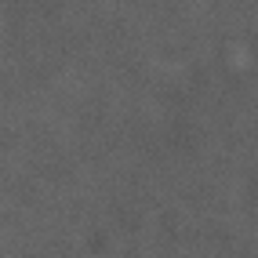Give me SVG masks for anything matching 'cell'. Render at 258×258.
Listing matches in <instances>:
<instances>
[]
</instances>
